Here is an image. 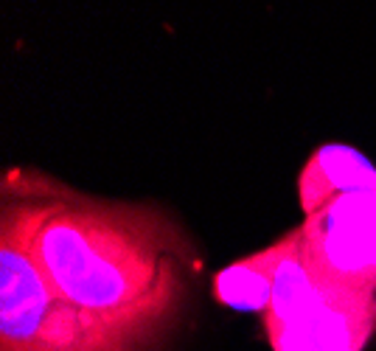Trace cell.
Segmentation results:
<instances>
[{"label":"cell","instance_id":"4","mask_svg":"<svg viewBox=\"0 0 376 351\" xmlns=\"http://www.w3.org/2000/svg\"><path fill=\"white\" fill-rule=\"evenodd\" d=\"M306 259L334 281L376 290V188L343 194L297 228Z\"/></svg>","mask_w":376,"mask_h":351},{"label":"cell","instance_id":"6","mask_svg":"<svg viewBox=\"0 0 376 351\" xmlns=\"http://www.w3.org/2000/svg\"><path fill=\"white\" fill-rule=\"evenodd\" d=\"M281 244L275 242L264 253H255L244 261L224 267L213 278V295L233 309H261L267 312L273 298V272Z\"/></svg>","mask_w":376,"mask_h":351},{"label":"cell","instance_id":"5","mask_svg":"<svg viewBox=\"0 0 376 351\" xmlns=\"http://www.w3.org/2000/svg\"><path fill=\"white\" fill-rule=\"evenodd\" d=\"M297 186H300V205L306 217H312L343 194L376 188V169L351 146L326 144L309 158Z\"/></svg>","mask_w":376,"mask_h":351},{"label":"cell","instance_id":"2","mask_svg":"<svg viewBox=\"0 0 376 351\" xmlns=\"http://www.w3.org/2000/svg\"><path fill=\"white\" fill-rule=\"evenodd\" d=\"M273 298L264 312L275 351H362L376 329V290L323 275L300 250V233L278 239Z\"/></svg>","mask_w":376,"mask_h":351},{"label":"cell","instance_id":"3","mask_svg":"<svg viewBox=\"0 0 376 351\" xmlns=\"http://www.w3.org/2000/svg\"><path fill=\"white\" fill-rule=\"evenodd\" d=\"M0 345L3 351H135L138 343L109 332L59 295L28 250L23 228L3 208L0 242Z\"/></svg>","mask_w":376,"mask_h":351},{"label":"cell","instance_id":"1","mask_svg":"<svg viewBox=\"0 0 376 351\" xmlns=\"http://www.w3.org/2000/svg\"><path fill=\"white\" fill-rule=\"evenodd\" d=\"M3 208L14 214L34 261L65 301L138 345L155 343L185 298L194 250L152 205L104 202L14 171Z\"/></svg>","mask_w":376,"mask_h":351}]
</instances>
